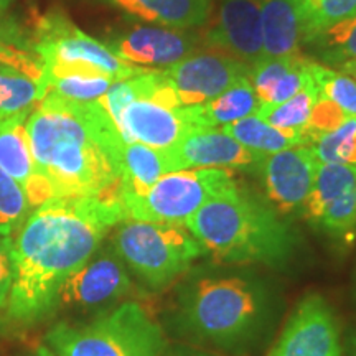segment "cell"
Instances as JSON below:
<instances>
[{"mask_svg": "<svg viewBox=\"0 0 356 356\" xmlns=\"http://www.w3.org/2000/svg\"><path fill=\"white\" fill-rule=\"evenodd\" d=\"M122 220L121 198H51L32 210L12 238L15 275L0 330L17 335L50 318L65 280Z\"/></svg>", "mask_w": 356, "mask_h": 356, "instance_id": "cell-1", "label": "cell"}, {"mask_svg": "<svg viewBox=\"0 0 356 356\" xmlns=\"http://www.w3.org/2000/svg\"><path fill=\"white\" fill-rule=\"evenodd\" d=\"M284 312L277 280L256 266L191 267L178 284L167 325L172 335L233 356L257 353Z\"/></svg>", "mask_w": 356, "mask_h": 356, "instance_id": "cell-2", "label": "cell"}, {"mask_svg": "<svg viewBox=\"0 0 356 356\" xmlns=\"http://www.w3.org/2000/svg\"><path fill=\"white\" fill-rule=\"evenodd\" d=\"M30 149L53 197L121 198L124 139L97 101L48 92L26 119Z\"/></svg>", "mask_w": 356, "mask_h": 356, "instance_id": "cell-3", "label": "cell"}, {"mask_svg": "<svg viewBox=\"0 0 356 356\" xmlns=\"http://www.w3.org/2000/svg\"><path fill=\"white\" fill-rule=\"evenodd\" d=\"M185 226L202 243L207 256L221 264L286 273L304 252L299 229L264 197L239 185L203 204Z\"/></svg>", "mask_w": 356, "mask_h": 356, "instance_id": "cell-4", "label": "cell"}, {"mask_svg": "<svg viewBox=\"0 0 356 356\" xmlns=\"http://www.w3.org/2000/svg\"><path fill=\"white\" fill-rule=\"evenodd\" d=\"M44 345L55 356H163L168 348L162 325L134 300L84 322L61 320L47 332Z\"/></svg>", "mask_w": 356, "mask_h": 356, "instance_id": "cell-5", "label": "cell"}, {"mask_svg": "<svg viewBox=\"0 0 356 356\" xmlns=\"http://www.w3.org/2000/svg\"><path fill=\"white\" fill-rule=\"evenodd\" d=\"M111 246L132 277L149 291H162L185 275L200 257L202 243L185 225L122 220L111 231Z\"/></svg>", "mask_w": 356, "mask_h": 356, "instance_id": "cell-6", "label": "cell"}, {"mask_svg": "<svg viewBox=\"0 0 356 356\" xmlns=\"http://www.w3.org/2000/svg\"><path fill=\"white\" fill-rule=\"evenodd\" d=\"M238 185L231 170L188 168L167 173L144 195H127L121 202L131 220L186 225L203 204Z\"/></svg>", "mask_w": 356, "mask_h": 356, "instance_id": "cell-7", "label": "cell"}, {"mask_svg": "<svg viewBox=\"0 0 356 356\" xmlns=\"http://www.w3.org/2000/svg\"><path fill=\"white\" fill-rule=\"evenodd\" d=\"M30 37L47 73L84 71L109 74L121 81L147 70L121 60L108 44L81 32L61 10H50L40 15Z\"/></svg>", "mask_w": 356, "mask_h": 356, "instance_id": "cell-8", "label": "cell"}, {"mask_svg": "<svg viewBox=\"0 0 356 356\" xmlns=\"http://www.w3.org/2000/svg\"><path fill=\"white\" fill-rule=\"evenodd\" d=\"M132 275L111 244L102 243L58 291L56 312H102L134 292Z\"/></svg>", "mask_w": 356, "mask_h": 356, "instance_id": "cell-9", "label": "cell"}, {"mask_svg": "<svg viewBox=\"0 0 356 356\" xmlns=\"http://www.w3.org/2000/svg\"><path fill=\"white\" fill-rule=\"evenodd\" d=\"M267 356H345L330 304L318 293L300 299Z\"/></svg>", "mask_w": 356, "mask_h": 356, "instance_id": "cell-10", "label": "cell"}, {"mask_svg": "<svg viewBox=\"0 0 356 356\" xmlns=\"http://www.w3.org/2000/svg\"><path fill=\"white\" fill-rule=\"evenodd\" d=\"M180 106H202L251 76V68L218 50H195L177 65L163 70Z\"/></svg>", "mask_w": 356, "mask_h": 356, "instance_id": "cell-11", "label": "cell"}, {"mask_svg": "<svg viewBox=\"0 0 356 356\" xmlns=\"http://www.w3.org/2000/svg\"><path fill=\"white\" fill-rule=\"evenodd\" d=\"M318 165L312 145H297L266 155L256 170L264 198L282 216H302Z\"/></svg>", "mask_w": 356, "mask_h": 356, "instance_id": "cell-12", "label": "cell"}, {"mask_svg": "<svg viewBox=\"0 0 356 356\" xmlns=\"http://www.w3.org/2000/svg\"><path fill=\"white\" fill-rule=\"evenodd\" d=\"M261 8L259 0H220L204 44L252 68L264 58Z\"/></svg>", "mask_w": 356, "mask_h": 356, "instance_id": "cell-13", "label": "cell"}, {"mask_svg": "<svg viewBox=\"0 0 356 356\" xmlns=\"http://www.w3.org/2000/svg\"><path fill=\"white\" fill-rule=\"evenodd\" d=\"M173 172L188 168H222L256 172L266 155L252 152L220 127L195 129L170 147Z\"/></svg>", "mask_w": 356, "mask_h": 356, "instance_id": "cell-14", "label": "cell"}, {"mask_svg": "<svg viewBox=\"0 0 356 356\" xmlns=\"http://www.w3.org/2000/svg\"><path fill=\"white\" fill-rule=\"evenodd\" d=\"M115 127L124 142H139L154 149H170L186 134L202 129L195 121L191 108H168L150 99L127 104Z\"/></svg>", "mask_w": 356, "mask_h": 356, "instance_id": "cell-15", "label": "cell"}, {"mask_svg": "<svg viewBox=\"0 0 356 356\" xmlns=\"http://www.w3.org/2000/svg\"><path fill=\"white\" fill-rule=\"evenodd\" d=\"M198 35L168 26L134 25L108 43L121 60L139 68L167 70L197 50Z\"/></svg>", "mask_w": 356, "mask_h": 356, "instance_id": "cell-16", "label": "cell"}, {"mask_svg": "<svg viewBox=\"0 0 356 356\" xmlns=\"http://www.w3.org/2000/svg\"><path fill=\"white\" fill-rule=\"evenodd\" d=\"M32 111H25L0 119V168L10 175L25 191L32 210L55 198L50 184L38 172L30 149L26 119Z\"/></svg>", "mask_w": 356, "mask_h": 356, "instance_id": "cell-17", "label": "cell"}, {"mask_svg": "<svg viewBox=\"0 0 356 356\" xmlns=\"http://www.w3.org/2000/svg\"><path fill=\"white\" fill-rule=\"evenodd\" d=\"M127 15L168 29L188 30L210 19L211 0H102Z\"/></svg>", "mask_w": 356, "mask_h": 356, "instance_id": "cell-18", "label": "cell"}, {"mask_svg": "<svg viewBox=\"0 0 356 356\" xmlns=\"http://www.w3.org/2000/svg\"><path fill=\"white\" fill-rule=\"evenodd\" d=\"M264 58H277L300 51L304 43L297 0H266L261 8Z\"/></svg>", "mask_w": 356, "mask_h": 356, "instance_id": "cell-19", "label": "cell"}, {"mask_svg": "<svg viewBox=\"0 0 356 356\" xmlns=\"http://www.w3.org/2000/svg\"><path fill=\"white\" fill-rule=\"evenodd\" d=\"M173 172L172 159L167 149L124 142L119 154L121 173V197L144 195L159 178Z\"/></svg>", "mask_w": 356, "mask_h": 356, "instance_id": "cell-20", "label": "cell"}, {"mask_svg": "<svg viewBox=\"0 0 356 356\" xmlns=\"http://www.w3.org/2000/svg\"><path fill=\"white\" fill-rule=\"evenodd\" d=\"M261 102L249 78L239 79L233 86L202 106H190L200 127H222L248 115L256 114Z\"/></svg>", "mask_w": 356, "mask_h": 356, "instance_id": "cell-21", "label": "cell"}, {"mask_svg": "<svg viewBox=\"0 0 356 356\" xmlns=\"http://www.w3.org/2000/svg\"><path fill=\"white\" fill-rule=\"evenodd\" d=\"M220 129L243 147L262 155L280 152V150L291 149V147L305 145L302 132L282 131V129L273 127L270 124L262 121L257 114H251Z\"/></svg>", "mask_w": 356, "mask_h": 356, "instance_id": "cell-22", "label": "cell"}, {"mask_svg": "<svg viewBox=\"0 0 356 356\" xmlns=\"http://www.w3.org/2000/svg\"><path fill=\"white\" fill-rule=\"evenodd\" d=\"M0 66L48 81L43 60L35 51L32 37L12 19L0 17Z\"/></svg>", "mask_w": 356, "mask_h": 356, "instance_id": "cell-23", "label": "cell"}, {"mask_svg": "<svg viewBox=\"0 0 356 356\" xmlns=\"http://www.w3.org/2000/svg\"><path fill=\"white\" fill-rule=\"evenodd\" d=\"M48 95V81L0 68V119L33 111Z\"/></svg>", "mask_w": 356, "mask_h": 356, "instance_id": "cell-24", "label": "cell"}, {"mask_svg": "<svg viewBox=\"0 0 356 356\" xmlns=\"http://www.w3.org/2000/svg\"><path fill=\"white\" fill-rule=\"evenodd\" d=\"M317 99L318 88L315 84L314 76H312L310 81L297 95H293L291 99L275 106L261 104L259 109L256 111V114L259 115L262 121L270 124L273 127L282 129V131L302 132L307 121H309L312 108H314Z\"/></svg>", "mask_w": 356, "mask_h": 356, "instance_id": "cell-25", "label": "cell"}, {"mask_svg": "<svg viewBox=\"0 0 356 356\" xmlns=\"http://www.w3.org/2000/svg\"><path fill=\"white\" fill-rule=\"evenodd\" d=\"M118 79L102 73L84 71H53L48 73V92L70 101L92 102L109 91Z\"/></svg>", "mask_w": 356, "mask_h": 356, "instance_id": "cell-26", "label": "cell"}, {"mask_svg": "<svg viewBox=\"0 0 356 356\" xmlns=\"http://www.w3.org/2000/svg\"><path fill=\"white\" fill-rule=\"evenodd\" d=\"M304 43H312L333 25L356 17V0H297Z\"/></svg>", "mask_w": 356, "mask_h": 356, "instance_id": "cell-27", "label": "cell"}, {"mask_svg": "<svg viewBox=\"0 0 356 356\" xmlns=\"http://www.w3.org/2000/svg\"><path fill=\"white\" fill-rule=\"evenodd\" d=\"M310 222L332 238L351 241L356 234V188L325 204Z\"/></svg>", "mask_w": 356, "mask_h": 356, "instance_id": "cell-28", "label": "cell"}, {"mask_svg": "<svg viewBox=\"0 0 356 356\" xmlns=\"http://www.w3.org/2000/svg\"><path fill=\"white\" fill-rule=\"evenodd\" d=\"M310 44H314L325 65L341 68L356 60V17L325 30Z\"/></svg>", "mask_w": 356, "mask_h": 356, "instance_id": "cell-29", "label": "cell"}, {"mask_svg": "<svg viewBox=\"0 0 356 356\" xmlns=\"http://www.w3.org/2000/svg\"><path fill=\"white\" fill-rule=\"evenodd\" d=\"M312 76L318 88V96L337 104L348 118H356V81L348 74L314 61Z\"/></svg>", "mask_w": 356, "mask_h": 356, "instance_id": "cell-30", "label": "cell"}, {"mask_svg": "<svg viewBox=\"0 0 356 356\" xmlns=\"http://www.w3.org/2000/svg\"><path fill=\"white\" fill-rule=\"evenodd\" d=\"M30 213L32 207L25 197V191L0 168V234L13 238Z\"/></svg>", "mask_w": 356, "mask_h": 356, "instance_id": "cell-31", "label": "cell"}, {"mask_svg": "<svg viewBox=\"0 0 356 356\" xmlns=\"http://www.w3.org/2000/svg\"><path fill=\"white\" fill-rule=\"evenodd\" d=\"M312 147L320 163L356 167V118H348L340 127L325 134Z\"/></svg>", "mask_w": 356, "mask_h": 356, "instance_id": "cell-32", "label": "cell"}, {"mask_svg": "<svg viewBox=\"0 0 356 356\" xmlns=\"http://www.w3.org/2000/svg\"><path fill=\"white\" fill-rule=\"evenodd\" d=\"M348 115L343 111L338 108L337 104H333L327 97L318 96V99L315 101L314 108H312L310 118L307 121L304 131V139L305 145H315L320 137H323L325 134L335 131L343 124Z\"/></svg>", "mask_w": 356, "mask_h": 356, "instance_id": "cell-33", "label": "cell"}, {"mask_svg": "<svg viewBox=\"0 0 356 356\" xmlns=\"http://www.w3.org/2000/svg\"><path fill=\"white\" fill-rule=\"evenodd\" d=\"M13 275H15V266L12 256V238L0 234V312L7 307Z\"/></svg>", "mask_w": 356, "mask_h": 356, "instance_id": "cell-34", "label": "cell"}, {"mask_svg": "<svg viewBox=\"0 0 356 356\" xmlns=\"http://www.w3.org/2000/svg\"><path fill=\"white\" fill-rule=\"evenodd\" d=\"M163 356H218L208 350L188 348V346H177V348H167Z\"/></svg>", "mask_w": 356, "mask_h": 356, "instance_id": "cell-35", "label": "cell"}, {"mask_svg": "<svg viewBox=\"0 0 356 356\" xmlns=\"http://www.w3.org/2000/svg\"><path fill=\"white\" fill-rule=\"evenodd\" d=\"M29 356H55L51 353L50 350H48V346L44 343H40L35 346V348L32 350V353H30Z\"/></svg>", "mask_w": 356, "mask_h": 356, "instance_id": "cell-36", "label": "cell"}, {"mask_svg": "<svg viewBox=\"0 0 356 356\" xmlns=\"http://www.w3.org/2000/svg\"><path fill=\"white\" fill-rule=\"evenodd\" d=\"M341 73L348 74V76H351L356 81V60L353 61H348V63H345L343 66H341Z\"/></svg>", "mask_w": 356, "mask_h": 356, "instance_id": "cell-37", "label": "cell"}, {"mask_svg": "<svg viewBox=\"0 0 356 356\" xmlns=\"http://www.w3.org/2000/svg\"><path fill=\"white\" fill-rule=\"evenodd\" d=\"M346 355L356 356V330L348 337V343H346Z\"/></svg>", "mask_w": 356, "mask_h": 356, "instance_id": "cell-38", "label": "cell"}, {"mask_svg": "<svg viewBox=\"0 0 356 356\" xmlns=\"http://www.w3.org/2000/svg\"><path fill=\"white\" fill-rule=\"evenodd\" d=\"M13 2H15V0H0V17H2L3 13H6L8 8H10Z\"/></svg>", "mask_w": 356, "mask_h": 356, "instance_id": "cell-39", "label": "cell"}, {"mask_svg": "<svg viewBox=\"0 0 356 356\" xmlns=\"http://www.w3.org/2000/svg\"><path fill=\"white\" fill-rule=\"evenodd\" d=\"M355 291H356V277H355Z\"/></svg>", "mask_w": 356, "mask_h": 356, "instance_id": "cell-40", "label": "cell"}]
</instances>
